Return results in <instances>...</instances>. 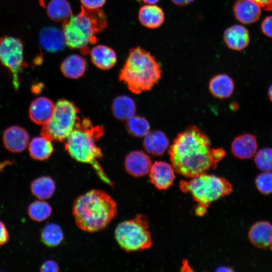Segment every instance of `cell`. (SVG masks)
Masks as SVG:
<instances>
[{
    "mask_svg": "<svg viewBox=\"0 0 272 272\" xmlns=\"http://www.w3.org/2000/svg\"><path fill=\"white\" fill-rule=\"evenodd\" d=\"M211 146L209 137L198 127H187L177 134L169 149L175 171L191 178L216 168L225 156L226 152Z\"/></svg>",
    "mask_w": 272,
    "mask_h": 272,
    "instance_id": "obj_1",
    "label": "cell"
},
{
    "mask_svg": "<svg viewBox=\"0 0 272 272\" xmlns=\"http://www.w3.org/2000/svg\"><path fill=\"white\" fill-rule=\"evenodd\" d=\"M117 205L105 191L92 189L74 201L72 214L76 225L88 232L105 229L116 217Z\"/></svg>",
    "mask_w": 272,
    "mask_h": 272,
    "instance_id": "obj_2",
    "label": "cell"
},
{
    "mask_svg": "<svg viewBox=\"0 0 272 272\" xmlns=\"http://www.w3.org/2000/svg\"><path fill=\"white\" fill-rule=\"evenodd\" d=\"M103 134V127L93 125L88 118H79L75 128L65 140V149L74 160L90 164L100 179L112 187L113 182L99 162L103 154L96 143Z\"/></svg>",
    "mask_w": 272,
    "mask_h": 272,
    "instance_id": "obj_3",
    "label": "cell"
},
{
    "mask_svg": "<svg viewBox=\"0 0 272 272\" xmlns=\"http://www.w3.org/2000/svg\"><path fill=\"white\" fill-rule=\"evenodd\" d=\"M161 66L154 56L140 46L129 50L119 79L133 93L150 90L160 80Z\"/></svg>",
    "mask_w": 272,
    "mask_h": 272,
    "instance_id": "obj_4",
    "label": "cell"
},
{
    "mask_svg": "<svg viewBox=\"0 0 272 272\" xmlns=\"http://www.w3.org/2000/svg\"><path fill=\"white\" fill-rule=\"evenodd\" d=\"M80 12L72 15L63 22V32L66 45L71 48L80 49L87 54L89 46L97 42V35L107 26L106 15L98 9H89L83 6Z\"/></svg>",
    "mask_w": 272,
    "mask_h": 272,
    "instance_id": "obj_5",
    "label": "cell"
},
{
    "mask_svg": "<svg viewBox=\"0 0 272 272\" xmlns=\"http://www.w3.org/2000/svg\"><path fill=\"white\" fill-rule=\"evenodd\" d=\"M179 187L188 192L198 203L197 207L206 209L213 202L227 195L233 191L231 184L226 179L206 172L181 180Z\"/></svg>",
    "mask_w": 272,
    "mask_h": 272,
    "instance_id": "obj_6",
    "label": "cell"
},
{
    "mask_svg": "<svg viewBox=\"0 0 272 272\" xmlns=\"http://www.w3.org/2000/svg\"><path fill=\"white\" fill-rule=\"evenodd\" d=\"M114 237L119 246L127 252L145 250L152 245L148 219L141 214L120 223L115 229Z\"/></svg>",
    "mask_w": 272,
    "mask_h": 272,
    "instance_id": "obj_7",
    "label": "cell"
},
{
    "mask_svg": "<svg viewBox=\"0 0 272 272\" xmlns=\"http://www.w3.org/2000/svg\"><path fill=\"white\" fill-rule=\"evenodd\" d=\"M79 108L72 101L65 99L58 100L51 118L42 125L41 135L51 141H65L79 119Z\"/></svg>",
    "mask_w": 272,
    "mask_h": 272,
    "instance_id": "obj_8",
    "label": "cell"
},
{
    "mask_svg": "<svg viewBox=\"0 0 272 272\" xmlns=\"http://www.w3.org/2000/svg\"><path fill=\"white\" fill-rule=\"evenodd\" d=\"M0 62L12 75L14 89L20 85L19 75L28 66L24 56V44L19 38L10 36L0 38Z\"/></svg>",
    "mask_w": 272,
    "mask_h": 272,
    "instance_id": "obj_9",
    "label": "cell"
},
{
    "mask_svg": "<svg viewBox=\"0 0 272 272\" xmlns=\"http://www.w3.org/2000/svg\"><path fill=\"white\" fill-rule=\"evenodd\" d=\"M175 171L172 164L162 161H155L149 173L150 181L158 189H167L173 183Z\"/></svg>",
    "mask_w": 272,
    "mask_h": 272,
    "instance_id": "obj_10",
    "label": "cell"
},
{
    "mask_svg": "<svg viewBox=\"0 0 272 272\" xmlns=\"http://www.w3.org/2000/svg\"><path fill=\"white\" fill-rule=\"evenodd\" d=\"M29 135L24 128L13 125L8 127L4 132L3 141L5 148L9 151L21 153L29 144Z\"/></svg>",
    "mask_w": 272,
    "mask_h": 272,
    "instance_id": "obj_11",
    "label": "cell"
},
{
    "mask_svg": "<svg viewBox=\"0 0 272 272\" xmlns=\"http://www.w3.org/2000/svg\"><path fill=\"white\" fill-rule=\"evenodd\" d=\"M39 41L41 47L49 52L62 51L66 45L62 30L54 26L42 28L39 34Z\"/></svg>",
    "mask_w": 272,
    "mask_h": 272,
    "instance_id": "obj_12",
    "label": "cell"
},
{
    "mask_svg": "<svg viewBox=\"0 0 272 272\" xmlns=\"http://www.w3.org/2000/svg\"><path fill=\"white\" fill-rule=\"evenodd\" d=\"M152 165L149 156L141 151L130 152L125 159L124 166L126 171L135 177L148 174Z\"/></svg>",
    "mask_w": 272,
    "mask_h": 272,
    "instance_id": "obj_13",
    "label": "cell"
},
{
    "mask_svg": "<svg viewBox=\"0 0 272 272\" xmlns=\"http://www.w3.org/2000/svg\"><path fill=\"white\" fill-rule=\"evenodd\" d=\"M54 107L55 104L50 99L46 97H39L30 104L29 117L34 123L43 125L51 118Z\"/></svg>",
    "mask_w": 272,
    "mask_h": 272,
    "instance_id": "obj_14",
    "label": "cell"
},
{
    "mask_svg": "<svg viewBox=\"0 0 272 272\" xmlns=\"http://www.w3.org/2000/svg\"><path fill=\"white\" fill-rule=\"evenodd\" d=\"M250 242L255 247L265 249L272 245V224L266 221L253 224L248 232Z\"/></svg>",
    "mask_w": 272,
    "mask_h": 272,
    "instance_id": "obj_15",
    "label": "cell"
},
{
    "mask_svg": "<svg viewBox=\"0 0 272 272\" xmlns=\"http://www.w3.org/2000/svg\"><path fill=\"white\" fill-rule=\"evenodd\" d=\"M233 12L236 19L244 24L256 22L261 15L260 7L254 0H237Z\"/></svg>",
    "mask_w": 272,
    "mask_h": 272,
    "instance_id": "obj_16",
    "label": "cell"
},
{
    "mask_svg": "<svg viewBox=\"0 0 272 272\" xmlns=\"http://www.w3.org/2000/svg\"><path fill=\"white\" fill-rule=\"evenodd\" d=\"M257 150L256 138L250 133H244L236 137L231 145L233 154L241 159L252 158L257 152Z\"/></svg>",
    "mask_w": 272,
    "mask_h": 272,
    "instance_id": "obj_17",
    "label": "cell"
},
{
    "mask_svg": "<svg viewBox=\"0 0 272 272\" xmlns=\"http://www.w3.org/2000/svg\"><path fill=\"white\" fill-rule=\"evenodd\" d=\"M226 45L231 49L241 51L250 41L248 30L240 25H234L225 30L223 35Z\"/></svg>",
    "mask_w": 272,
    "mask_h": 272,
    "instance_id": "obj_18",
    "label": "cell"
},
{
    "mask_svg": "<svg viewBox=\"0 0 272 272\" xmlns=\"http://www.w3.org/2000/svg\"><path fill=\"white\" fill-rule=\"evenodd\" d=\"M89 52L93 64L101 70H109L113 67L116 62L117 56L115 52L107 46L98 45L93 47Z\"/></svg>",
    "mask_w": 272,
    "mask_h": 272,
    "instance_id": "obj_19",
    "label": "cell"
},
{
    "mask_svg": "<svg viewBox=\"0 0 272 272\" xmlns=\"http://www.w3.org/2000/svg\"><path fill=\"white\" fill-rule=\"evenodd\" d=\"M139 20L145 27L156 29L162 25L165 21L163 10L155 5H146L139 11Z\"/></svg>",
    "mask_w": 272,
    "mask_h": 272,
    "instance_id": "obj_20",
    "label": "cell"
},
{
    "mask_svg": "<svg viewBox=\"0 0 272 272\" xmlns=\"http://www.w3.org/2000/svg\"><path fill=\"white\" fill-rule=\"evenodd\" d=\"M169 145L168 138L160 130L149 131L145 136L143 141V146L146 152L157 156L162 155Z\"/></svg>",
    "mask_w": 272,
    "mask_h": 272,
    "instance_id": "obj_21",
    "label": "cell"
},
{
    "mask_svg": "<svg viewBox=\"0 0 272 272\" xmlns=\"http://www.w3.org/2000/svg\"><path fill=\"white\" fill-rule=\"evenodd\" d=\"M87 70V62L85 59L78 54H71L62 62L60 70L66 78L78 79L81 78Z\"/></svg>",
    "mask_w": 272,
    "mask_h": 272,
    "instance_id": "obj_22",
    "label": "cell"
},
{
    "mask_svg": "<svg viewBox=\"0 0 272 272\" xmlns=\"http://www.w3.org/2000/svg\"><path fill=\"white\" fill-rule=\"evenodd\" d=\"M209 87L211 93L219 99L229 98L232 95L234 90L233 80L226 74H219L214 76L210 81Z\"/></svg>",
    "mask_w": 272,
    "mask_h": 272,
    "instance_id": "obj_23",
    "label": "cell"
},
{
    "mask_svg": "<svg viewBox=\"0 0 272 272\" xmlns=\"http://www.w3.org/2000/svg\"><path fill=\"white\" fill-rule=\"evenodd\" d=\"M54 148L52 141L41 135L34 138L29 145L30 157L35 160L45 161L52 154Z\"/></svg>",
    "mask_w": 272,
    "mask_h": 272,
    "instance_id": "obj_24",
    "label": "cell"
},
{
    "mask_svg": "<svg viewBox=\"0 0 272 272\" xmlns=\"http://www.w3.org/2000/svg\"><path fill=\"white\" fill-rule=\"evenodd\" d=\"M54 180L48 176L39 177L32 181L30 190L38 199L46 200L51 198L55 191Z\"/></svg>",
    "mask_w": 272,
    "mask_h": 272,
    "instance_id": "obj_25",
    "label": "cell"
},
{
    "mask_svg": "<svg viewBox=\"0 0 272 272\" xmlns=\"http://www.w3.org/2000/svg\"><path fill=\"white\" fill-rule=\"evenodd\" d=\"M112 111L117 119L126 120L135 115L136 105L131 97L126 95L118 96L113 101Z\"/></svg>",
    "mask_w": 272,
    "mask_h": 272,
    "instance_id": "obj_26",
    "label": "cell"
},
{
    "mask_svg": "<svg viewBox=\"0 0 272 272\" xmlns=\"http://www.w3.org/2000/svg\"><path fill=\"white\" fill-rule=\"evenodd\" d=\"M48 17L56 22H64L72 15L71 6L66 0H50L47 6Z\"/></svg>",
    "mask_w": 272,
    "mask_h": 272,
    "instance_id": "obj_27",
    "label": "cell"
},
{
    "mask_svg": "<svg viewBox=\"0 0 272 272\" xmlns=\"http://www.w3.org/2000/svg\"><path fill=\"white\" fill-rule=\"evenodd\" d=\"M41 240L46 246L54 247L59 245L63 239V234L60 226L55 223H48L42 229Z\"/></svg>",
    "mask_w": 272,
    "mask_h": 272,
    "instance_id": "obj_28",
    "label": "cell"
},
{
    "mask_svg": "<svg viewBox=\"0 0 272 272\" xmlns=\"http://www.w3.org/2000/svg\"><path fill=\"white\" fill-rule=\"evenodd\" d=\"M52 208L45 200H36L28 208V214L33 221L42 222L48 219L52 213Z\"/></svg>",
    "mask_w": 272,
    "mask_h": 272,
    "instance_id": "obj_29",
    "label": "cell"
},
{
    "mask_svg": "<svg viewBox=\"0 0 272 272\" xmlns=\"http://www.w3.org/2000/svg\"><path fill=\"white\" fill-rule=\"evenodd\" d=\"M126 121V129L132 136L145 137L150 131V125L149 122L142 116L134 115Z\"/></svg>",
    "mask_w": 272,
    "mask_h": 272,
    "instance_id": "obj_30",
    "label": "cell"
},
{
    "mask_svg": "<svg viewBox=\"0 0 272 272\" xmlns=\"http://www.w3.org/2000/svg\"><path fill=\"white\" fill-rule=\"evenodd\" d=\"M254 162L262 171H272V148H264L256 153Z\"/></svg>",
    "mask_w": 272,
    "mask_h": 272,
    "instance_id": "obj_31",
    "label": "cell"
},
{
    "mask_svg": "<svg viewBox=\"0 0 272 272\" xmlns=\"http://www.w3.org/2000/svg\"><path fill=\"white\" fill-rule=\"evenodd\" d=\"M255 184L262 194L272 193V171H263L258 174L255 178Z\"/></svg>",
    "mask_w": 272,
    "mask_h": 272,
    "instance_id": "obj_32",
    "label": "cell"
},
{
    "mask_svg": "<svg viewBox=\"0 0 272 272\" xmlns=\"http://www.w3.org/2000/svg\"><path fill=\"white\" fill-rule=\"evenodd\" d=\"M82 6L89 9H98L103 6L106 0H80Z\"/></svg>",
    "mask_w": 272,
    "mask_h": 272,
    "instance_id": "obj_33",
    "label": "cell"
},
{
    "mask_svg": "<svg viewBox=\"0 0 272 272\" xmlns=\"http://www.w3.org/2000/svg\"><path fill=\"white\" fill-rule=\"evenodd\" d=\"M59 270L58 265L52 260H46L40 267V271L41 272H57Z\"/></svg>",
    "mask_w": 272,
    "mask_h": 272,
    "instance_id": "obj_34",
    "label": "cell"
},
{
    "mask_svg": "<svg viewBox=\"0 0 272 272\" xmlns=\"http://www.w3.org/2000/svg\"><path fill=\"white\" fill-rule=\"evenodd\" d=\"M262 33L267 36L272 38V16L266 17L261 25Z\"/></svg>",
    "mask_w": 272,
    "mask_h": 272,
    "instance_id": "obj_35",
    "label": "cell"
},
{
    "mask_svg": "<svg viewBox=\"0 0 272 272\" xmlns=\"http://www.w3.org/2000/svg\"><path fill=\"white\" fill-rule=\"evenodd\" d=\"M10 238V234L6 225L0 220V246L8 243Z\"/></svg>",
    "mask_w": 272,
    "mask_h": 272,
    "instance_id": "obj_36",
    "label": "cell"
},
{
    "mask_svg": "<svg viewBox=\"0 0 272 272\" xmlns=\"http://www.w3.org/2000/svg\"><path fill=\"white\" fill-rule=\"evenodd\" d=\"M265 11H272V0H254Z\"/></svg>",
    "mask_w": 272,
    "mask_h": 272,
    "instance_id": "obj_37",
    "label": "cell"
},
{
    "mask_svg": "<svg viewBox=\"0 0 272 272\" xmlns=\"http://www.w3.org/2000/svg\"><path fill=\"white\" fill-rule=\"evenodd\" d=\"M175 5L178 6H184L193 2L194 0H171Z\"/></svg>",
    "mask_w": 272,
    "mask_h": 272,
    "instance_id": "obj_38",
    "label": "cell"
},
{
    "mask_svg": "<svg viewBox=\"0 0 272 272\" xmlns=\"http://www.w3.org/2000/svg\"><path fill=\"white\" fill-rule=\"evenodd\" d=\"M14 160H5L2 162H0V173L2 172L4 169L8 166H10L14 163Z\"/></svg>",
    "mask_w": 272,
    "mask_h": 272,
    "instance_id": "obj_39",
    "label": "cell"
},
{
    "mask_svg": "<svg viewBox=\"0 0 272 272\" xmlns=\"http://www.w3.org/2000/svg\"><path fill=\"white\" fill-rule=\"evenodd\" d=\"M139 2H143L147 5H155L158 3L160 0H137Z\"/></svg>",
    "mask_w": 272,
    "mask_h": 272,
    "instance_id": "obj_40",
    "label": "cell"
},
{
    "mask_svg": "<svg viewBox=\"0 0 272 272\" xmlns=\"http://www.w3.org/2000/svg\"><path fill=\"white\" fill-rule=\"evenodd\" d=\"M217 270L220 271H233V269L230 268L229 267H228L227 266H222L221 267H219L217 269Z\"/></svg>",
    "mask_w": 272,
    "mask_h": 272,
    "instance_id": "obj_41",
    "label": "cell"
},
{
    "mask_svg": "<svg viewBox=\"0 0 272 272\" xmlns=\"http://www.w3.org/2000/svg\"><path fill=\"white\" fill-rule=\"evenodd\" d=\"M268 96L269 100L272 102V84L269 86L268 88Z\"/></svg>",
    "mask_w": 272,
    "mask_h": 272,
    "instance_id": "obj_42",
    "label": "cell"
},
{
    "mask_svg": "<svg viewBox=\"0 0 272 272\" xmlns=\"http://www.w3.org/2000/svg\"><path fill=\"white\" fill-rule=\"evenodd\" d=\"M41 6L45 8V0H39Z\"/></svg>",
    "mask_w": 272,
    "mask_h": 272,
    "instance_id": "obj_43",
    "label": "cell"
},
{
    "mask_svg": "<svg viewBox=\"0 0 272 272\" xmlns=\"http://www.w3.org/2000/svg\"><path fill=\"white\" fill-rule=\"evenodd\" d=\"M270 250L272 251V245L269 247Z\"/></svg>",
    "mask_w": 272,
    "mask_h": 272,
    "instance_id": "obj_44",
    "label": "cell"
}]
</instances>
